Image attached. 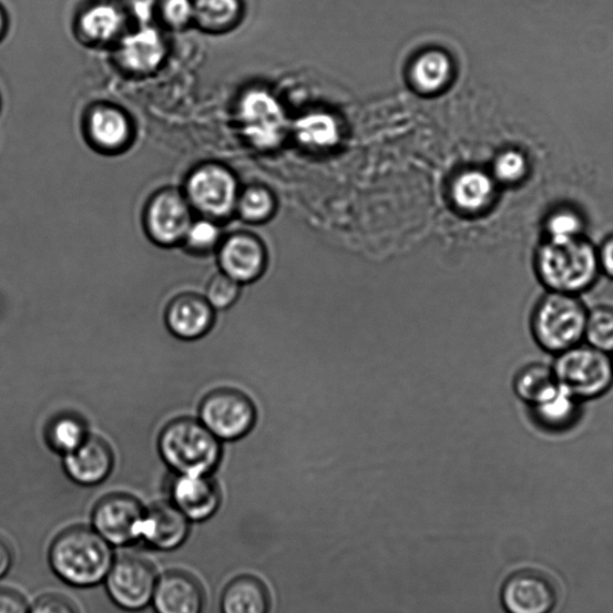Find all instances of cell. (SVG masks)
Masks as SVG:
<instances>
[{"mask_svg": "<svg viewBox=\"0 0 613 613\" xmlns=\"http://www.w3.org/2000/svg\"><path fill=\"white\" fill-rule=\"evenodd\" d=\"M534 272L548 292L580 296L602 275L597 247L585 236L544 238L534 254Z\"/></svg>", "mask_w": 613, "mask_h": 613, "instance_id": "1", "label": "cell"}, {"mask_svg": "<svg viewBox=\"0 0 613 613\" xmlns=\"http://www.w3.org/2000/svg\"><path fill=\"white\" fill-rule=\"evenodd\" d=\"M49 559L54 574L79 589L100 585L115 561L112 545L86 527H72L59 533Z\"/></svg>", "mask_w": 613, "mask_h": 613, "instance_id": "2", "label": "cell"}, {"mask_svg": "<svg viewBox=\"0 0 613 613\" xmlns=\"http://www.w3.org/2000/svg\"><path fill=\"white\" fill-rule=\"evenodd\" d=\"M161 458L176 474H212L222 459V443L200 418L182 417L159 437Z\"/></svg>", "mask_w": 613, "mask_h": 613, "instance_id": "3", "label": "cell"}, {"mask_svg": "<svg viewBox=\"0 0 613 613\" xmlns=\"http://www.w3.org/2000/svg\"><path fill=\"white\" fill-rule=\"evenodd\" d=\"M588 314L580 296L548 292L532 311V336L544 351L559 355L585 340Z\"/></svg>", "mask_w": 613, "mask_h": 613, "instance_id": "4", "label": "cell"}, {"mask_svg": "<svg viewBox=\"0 0 613 613\" xmlns=\"http://www.w3.org/2000/svg\"><path fill=\"white\" fill-rule=\"evenodd\" d=\"M552 369L563 390L581 402L603 397L613 385L611 355L589 344L581 343L556 355Z\"/></svg>", "mask_w": 613, "mask_h": 613, "instance_id": "5", "label": "cell"}, {"mask_svg": "<svg viewBox=\"0 0 613 613\" xmlns=\"http://www.w3.org/2000/svg\"><path fill=\"white\" fill-rule=\"evenodd\" d=\"M200 421L221 441L241 440L256 425L257 409L244 392L218 388L202 400Z\"/></svg>", "mask_w": 613, "mask_h": 613, "instance_id": "6", "label": "cell"}, {"mask_svg": "<svg viewBox=\"0 0 613 613\" xmlns=\"http://www.w3.org/2000/svg\"><path fill=\"white\" fill-rule=\"evenodd\" d=\"M157 580L151 562L139 556H123L114 561L104 581L114 604L136 612L153 603Z\"/></svg>", "mask_w": 613, "mask_h": 613, "instance_id": "7", "label": "cell"}, {"mask_svg": "<svg viewBox=\"0 0 613 613\" xmlns=\"http://www.w3.org/2000/svg\"><path fill=\"white\" fill-rule=\"evenodd\" d=\"M145 508L129 493H111L94 507L93 529L111 545L125 546L142 540Z\"/></svg>", "mask_w": 613, "mask_h": 613, "instance_id": "8", "label": "cell"}, {"mask_svg": "<svg viewBox=\"0 0 613 613\" xmlns=\"http://www.w3.org/2000/svg\"><path fill=\"white\" fill-rule=\"evenodd\" d=\"M559 596L555 580L532 568L508 576L501 590V603L507 613H551Z\"/></svg>", "mask_w": 613, "mask_h": 613, "instance_id": "9", "label": "cell"}, {"mask_svg": "<svg viewBox=\"0 0 613 613\" xmlns=\"http://www.w3.org/2000/svg\"><path fill=\"white\" fill-rule=\"evenodd\" d=\"M241 116L247 139L263 149H270L282 141L286 116L279 103L266 92L253 91L241 104Z\"/></svg>", "mask_w": 613, "mask_h": 613, "instance_id": "10", "label": "cell"}, {"mask_svg": "<svg viewBox=\"0 0 613 613\" xmlns=\"http://www.w3.org/2000/svg\"><path fill=\"white\" fill-rule=\"evenodd\" d=\"M172 503L190 521L213 518L222 502V492L212 474H176L171 484Z\"/></svg>", "mask_w": 613, "mask_h": 613, "instance_id": "11", "label": "cell"}, {"mask_svg": "<svg viewBox=\"0 0 613 613\" xmlns=\"http://www.w3.org/2000/svg\"><path fill=\"white\" fill-rule=\"evenodd\" d=\"M188 193L200 211L222 217L232 212L236 197V184L226 170L208 166L191 176Z\"/></svg>", "mask_w": 613, "mask_h": 613, "instance_id": "12", "label": "cell"}, {"mask_svg": "<svg viewBox=\"0 0 613 613\" xmlns=\"http://www.w3.org/2000/svg\"><path fill=\"white\" fill-rule=\"evenodd\" d=\"M223 274L241 284L258 280L266 270V251L258 238L237 234L227 238L218 252Z\"/></svg>", "mask_w": 613, "mask_h": 613, "instance_id": "13", "label": "cell"}, {"mask_svg": "<svg viewBox=\"0 0 613 613\" xmlns=\"http://www.w3.org/2000/svg\"><path fill=\"white\" fill-rule=\"evenodd\" d=\"M215 309L205 296L184 293L168 304L164 320L172 335L183 340H196L212 331Z\"/></svg>", "mask_w": 613, "mask_h": 613, "instance_id": "14", "label": "cell"}, {"mask_svg": "<svg viewBox=\"0 0 613 613\" xmlns=\"http://www.w3.org/2000/svg\"><path fill=\"white\" fill-rule=\"evenodd\" d=\"M192 221L185 201L174 192L161 194L149 208V235L161 246H174L185 241Z\"/></svg>", "mask_w": 613, "mask_h": 613, "instance_id": "15", "label": "cell"}, {"mask_svg": "<svg viewBox=\"0 0 613 613\" xmlns=\"http://www.w3.org/2000/svg\"><path fill=\"white\" fill-rule=\"evenodd\" d=\"M63 462L67 474L74 483L95 487L112 473L114 453L108 441L89 436L76 450L64 456Z\"/></svg>", "mask_w": 613, "mask_h": 613, "instance_id": "16", "label": "cell"}, {"mask_svg": "<svg viewBox=\"0 0 613 613\" xmlns=\"http://www.w3.org/2000/svg\"><path fill=\"white\" fill-rule=\"evenodd\" d=\"M205 593L196 576L183 571L164 573L155 589L156 613H202Z\"/></svg>", "mask_w": 613, "mask_h": 613, "instance_id": "17", "label": "cell"}, {"mask_svg": "<svg viewBox=\"0 0 613 613\" xmlns=\"http://www.w3.org/2000/svg\"><path fill=\"white\" fill-rule=\"evenodd\" d=\"M191 521L171 502L156 503L145 510L142 540L161 551L181 548L188 538Z\"/></svg>", "mask_w": 613, "mask_h": 613, "instance_id": "18", "label": "cell"}, {"mask_svg": "<svg viewBox=\"0 0 613 613\" xmlns=\"http://www.w3.org/2000/svg\"><path fill=\"white\" fill-rule=\"evenodd\" d=\"M270 609V591L257 576H237L223 591L222 613H268Z\"/></svg>", "mask_w": 613, "mask_h": 613, "instance_id": "19", "label": "cell"}, {"mask_svg": "<svg viewBox=\"0 0 613 613\" xmlns=\"http://www.w3.org/2000/svg\"><path fill=\"white\" fill-rule=\"evenodd\" d=\"M533 421L546 431L562 432L572 429L581 417V401L560 386L559 390L530 407Z\"/></svg>", "mask_w": 613, "mask_h": 613, "instance_id": "20", "label": "cell"}, {"mask_svg": "<svg viewBox=\"0 0 613 613\" xmlns=\"http://www.w3.org/2000/svg\"><path fill=\"white\" fill-rule=\"evenodd\" d=\"M166 53L161 35L154 29H142L141 32L127 37L121 49L124 65L134 72L154 71Z\"/></svg>", "mask_w": 613, "mask_h": 613, "instance_id": "21", "label": "cell"}, {"mask_svg": "<svg viewBox=\"0 0 613 613\" xmlns=\"http://www.w3.org/2000/svg\"><path fill=\"white\" fill-rule=\"evenodd\" d=\"M513 388L515 396L529 407L543 401L555 394L560 385L552 366L541 362L529 364L522 367L514 377Z\"/></svg>", "mask_w": 613, "mask_h": 613, "instance_id": "22", "label": "cell"}, {"mask_svg": "<svg viewBox=\"0 0 613 613\" xmlns=\"http://www.w3.org/2000/svg\"><path fill=\"white\" fill-rule=\"evenodd\" d=\"M495 197V178L481 171L463 173L454 186L456 203L469 213L486 211Z\"/></svg>", "mask_w": 613, "mask_h": 613, "instance_id": "23", "label": "cell"}, {"mask_svg": "<svg viewBox=\"0 0 613 613\" xmlns=\"http://www.w3.org/2000/svg\"><path fill=\"white\" fill-rule=\"evenodd\" d=\"M89 438L83 418L73 413L57 416L47 430L49 446L63 457L76 450Z\"/></svg>", "mask_w": 613, "mask_h": 613, "instance_id": "24", "label": "cell"}, {"mask_svg": "<svg viewBox=\"0 0 613 613\" xmlns=\"http://www.w3.org/2000/svg\"><path fill=\"white\" fill-rule=\"evenodd\" d=\"M91 133L100 145L118 147L129 137V123L123 113L112 109H101L91 118Z\"/></svg>", "mask_w": 613, "mask_h": 613, "instance_id": "25", "label": "cell"}, {"mask_svg": "<svg viewBox=\"0 0 613 613\" xmlns=\"http://www.w3.org/2000/svg\"><path fill=\"white\" fill-rule=\"evenodd\" d=\"M298 140L313 147H328L338 142L339 130L330 115L309 114L296 124Z\"/></svg>", "mask_w": 613, "mask_h": 613, "instance_id": "26", "label": "cell"}, {"mask_svg": "<svg viewBox=\"0 0 613 613\" xmlns=\"http://www.w3.org/2000/svg\"><path fill=\"white\" fill-rule=\"evenodd\" d=\"M122 25L121 12L108 4L94 7L85 12L81 20L83 33L94 41L102 42L113 39Z\"/></svg>", "mask_w": 613, "mask_h": 613, "instance_id": "27", "label": "cell"}, {"mask_svg": "<svg viewBox=\"0 0 613 613\" xmlns=\"http://www.w3.org/2000/svg\"><path fill=\"white\" fill-rule=\"evenodd\" d=\"M451 74V62L441 52H429L418 59L413 67V79L425 92H436Z\"/></svg>", "mask_w": 613, "mask_h": 613, "instance_id": "28", "label": "cell"}, {"mask_svg": "<svg viewBox=\"0 0 613 613\" xmlns=\"http://www.w3.org/2000/svg\"><path fill=\"white\" fill-rule=\"evenodd\" d=\"M585 340L597 350L613 354V306L600 305L589 309Z\"/></svg>", "mask_w": 613, "mask_h": 613, "instance_id": "29", "label": "cell"}, {"mask_svg": "<svg viewBox=\"0 0 613 613\" xmlns=\"http://www.w3.org/2000/svg\"><path fill=\"white\" fill-rule=\"evenodd\" d=\"M586 223L582 215L572 207H559L552 211L544 222V238L551 241H570L585 236Z\"/></svg>", "mask_w": 613, "mask_h": 613, "instance_id": "30", "label": "cell"}, {"mask_svg": "<svg viewBox=\"0 0 613 613\" xmlns=\"http://www.w3.org/2000/svg\"><path fill=\"white\" fill-rule=\"evenodd\" d=\"M531 171L530 161L518 149H508L493 163V178L508 187H517L527 181Z\"/></svg>", "mask_w": 613, "mask_h": 613, "instance_id": "31", "label": "cell"}, {"mask_svg": "<svg viewBox=\"0 0 613 613\" xmlns=\"http://www.w3.org/2000/svg\"><path fill=\"white\" fill-rule=\"evenodd\" d=\"M241 294L242 284L221 273L208 280L204 296L215 310H226L236 304Z\"/></svg>", "mask_w": 613, "mask_h": 613, "instance_id": "32", "label": "cell"}, {"mask_svg": "<svg viewBox=\"0 0 613 613\" xmlns=\"http://www.w3.org/2000/svg\"><path fill=\"white\" fill-rule=\"evenodd\" d=\"M237 10V0H200L197 14L204 25L221 27L231 23Z\"/></svg>", "mask_w": 613, "mask_h": 613, "instance_id": "33", "label": "cell"}, {"mask_svg": "<svg viewBox=\"0 0 613 613\" xmlns=\"http://www.w3.org/2000/svg\"><path fill=\"white\" fill-rule=\"evenodd\" d=\"M219 237L221 233L216 224L203 219L191 224L184 242L191 252L206 254L216 248Z\"/></svg>", "mask_w": 613, "mask_h": 613, "instance_id": "34", "label": "cell"}, {"mask_svg": "<svg viewBox=\"0 0 613 613\" xmlns=\"http://www.w3.org/2000/svg\"><path fill=\"white\" fill-rule=\"evenodd\" d=\"M241 211L246 218L252 221L267 217L273 211L270 194L262 188L248 190L242 200Z\"/></svg>", "mask_w": 613, "mask_h": 613, "instance_id": "35", "label": "cell"}, {"mask_svg": "<svg viewBox=\"0 0 613 613\" xmlns=\"http://www.w3.org/2000/svg\"><path fill=\"white\" fill-rule=\"evenodd\" d=\"M29 613H80L76 605L69 597L49 593L39 597V600L29 609Z\"/></svg>", "mask_w": 613, "mask_h": 613, "instance_id": "36", "label": "cell"}, {"mask_svg": "<svg viewBox=\"0 0 613 613\" xmlns=\"http://www.w3.org/2000/svg\"><path fill=\"white\" fill-rule=\"evenodd\" d=\"M0 613H29L25 597L18 591L0 588Z\"/></svg>", "mask_w": 613, "mask_h": 613, "instance_id": "37", "label": "cell"}, {"mask_svg": "<svg viewBox=\"0 0 613 613\" xmlns=\"http://www.w3.org/2000/svg\"><path fill=\"white\" fill-rule=\"evenodd\" d=\"M192 12L188 0H168L164 6V17L174 25L185 24L191 19Z\"/></svg>", "mask_w": 613, "mask_h": 613, "instance_id": "38", "label": "cell"}, {"mask_svg": "<svg viewBox=\"0 0 613 613\" xmlns=\"http://www.w3.org/2000/svg\"><path fill=\"white\" fill-rule=\"evenodd\" d=\"M602 275L613 279V234L605 238L601 247H597Z\"/></svg>", "mask_w": 613, "mask_h": 613, "instance_id": "39", "label": "cell"}, {"mask_svg": "<svg viewBox=\"0 0 613 613\" xmlns=\"http://www.w3.org/2000/svg\"><path fill=\"white\" fill-rule=\"evenodd\" d=\"M13 552L11 546L0 538V579H3L11 570Z\"/></svg>", "mask_w": 613, "mask_h": 613, "instance_id": "40", "label": "cell"}, {"mask_svg": "<svg viewBox=\"0 0 613 613\" xmlns=\"http://www.w3.org/2000/svg\"><path fill=\"white\" fill-rule=\"evenodd\" d=\"M7 28L6 14L2 9H0V40H2Z\"/></svg>", "mask_w": 613, "mask_h": 613, "instance_id": "41", "label": "cell"}, {"mask_svg": "<svg viewBox=\"0 0 613 613\" xmlns=\"http://www.w3.org/2000/svg\"><path fill=\"white\" fill-rule=\"evenodd\" d=\"M611 358H612V365H613V354H611Z\"/></svg>", "mask_w": 613, "mask_h": 613, "instance_id": "42", "label": "cell"}]
</instances>
